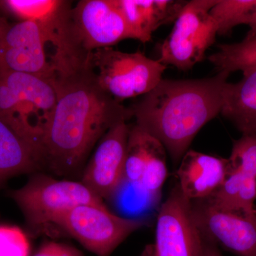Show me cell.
<instances>
[{
  "label": "cell",
  "mask_w": 256,
  "mask_h": 256,
  "mask_svg": "<svg viewBox=\"0 0 256 256\" xmlns=\"http://www.w3.org/2000/svg\"><path fill=\"white\" fill-rule=\"evenodd\" d=\"M256 6V0H218L210 10L218 34H227L235 26L247 24Z\"/></svg>",
  "instance_id": "obj_19"
},
{
  "label": "cell",
  "mask_w": 256,
  "mask_h": 256,
  "mask_svg": "<svg viewBox=\"0 0 256 256\" xmlns=\"http://www.w3.org/2000/svg\"><path fill=\"white\" fill-rule=\"evenodd\" d=\"M208 60L218 72H244L256 67V38L238 43L224 44Z\"/></svg>",
  "instance_id": "obj_18"
},
{
  "label": "cell",
  "mask_w": 256,
  "mask_h": 256,
  "mask_svg": "<svg viewBox=\"0 0 256 256\" xmlns=\"http://www.w3.org/2000/svg\"><path fill=\"white\" fill-rule=\"evenodd\" d=\"M54 84L56 104L40 138V168L68 176L78 172L109 130L133 114L100 87L90 60L58 75Z\"/></svg>",
  "instance_id": "obj_1"
},
{
  "label": "cell",
  "mask_w": 256,
  "mask_h": 256,
  "mask_svg": "<svg viewBox=\"0 0 256 256\" xmlns=\"http://www.w3.org/2000/svg\"><path fill=\"white\" fill-rule=\"evenodd\" d=\"M114 198L117 206L122 212L138 213L156 202L159 196L148 193L140 182H132L124 180L110 197Z\"/></svg>",
  "instance_id": "obj_20"
},
{
  "label": "cell",
  "mask_w": 256,
  "mask_h": 256,
  "mask_svg": "<svg viewBox=\"0 0 256 256\" xmlns=\"http://www.w3.org/2000/svg\"><path fill=\"white\" fill-rule=\"evenodd\" d=\"M228 173V159L188 150L176 172L178 185L188 201L205 200L222 186Z\"/></svg>",
  "instance_id": "obj_13"
},
{
  "label": "cell",
  "mask_w": 256,
  "mask_h": 256,
  "mask_svg": "<svg viewBox=\"0 0 256 256\" xmlns=\"http://www.w3.org/2000/svg\"><path fill=\"white\" fill-rule=\"evenodd\" d=\"M220 114L242 134L256 136V67L242 72L240 82H227Z\"/></svg>",
  "instance_id": "obj_15"
},
{
  "label": "cell",
  "mask_w": 256,
  "mask_h": 256,
  "mask_svg": "<svg viewBox=\"0 0 256 256\" xmlns=\"http://www.w3.org/2000/svg\"><path fill=\"white\" fill-rule=\"evenodd\" d=\"M4 18V16H1V15H0V26H1L3 18Z\"/></svg>",
  "instance_id": "obj_28"
},
{
  "label": "cell",
  "mask_w": 256,
  "mask_h": 256,
  "mask_svg": "<svg viewBox=\"0 0 256 256\" xmlns=\"http://www.w3.org/2000/svg\"><path fill=\"white\" fill-rule=\"evenodd\" d=\"M141 256H156L154 244L146 246V248L143 250Z\"/></svg>",
  "instance_id": "obj_27"
},
{
  "label": "cell",
  "mask_w": 256,
  "mask_h": 256,
  "mask_svg": "<svg viewBox=\"0 0 256 256\" xmlns=\"http://www.w3.org/2000/svg\"><path fill=\"white\" fill-rule=\"evenodd\" d=\"M48 44L40 25L32 21L0 26V70L32 74L54 82L56 73Z\"/></svg>",
  "instance_id": "obj_8"
},
{
  "label": "cell",
  "mask_w": 256,
  "mask_h": 256,
  "mask_svg": "<svg viewBox=\"0 0 256 256\" xmlns=\"http://www.w3.org/2000/svg\"><path fill=\"white\" fill-rule=\"evenodd\" d=\"M203 236L238 256H256V216L216 210L206 200L192 202Z\"/></svg>",
  "instance_id": "obj_11"
},
{
  "label": "cell",
  "mask_w": 256,
  "mask_h": 256,
  "mask_svg": "<svg viewBox=\"0 0 256 256\" xmlns=\"http://www.w3.org/2000/svg\"><path fill=\"white\" fill-rule=\"evenodd\" d=\"M168 174L166 149L160 143L148 160L140 184L148 193L160 196Z\"/></svg>",
  "instance_id": "obj_21"
},
{
  "label": "cell",
  "mask_w": 256,
  "mask_h": 256,
  "mask_svg": "<svg viewBox=\"0 0 256 256\" xmlns=\"http://www.w3.org/2000/svg\"><path fill=\"white\" fill-rule=\"evenodd\" d=\"M229 74L210 78L163 79L130 107L136 126L159 140L174 162L204 126L220 114Z\"/></svg>",
  "instance_id": "obj_2"
},
{
  "label": "cell",
  "mask_w": 256,
  "mask_h": 256,
  "mask_svg": "<svg viewBox=\"0 0 256 256\" xmlns=\"http://www.w3.org/2000/svg\"><path fill=\"white\" fill-rule=\"evenodd\" d=\"M205 200L216 210L256 217V178L239 170H229L222 186Z\"/></svg>",
  "instance_id": "obj_17"
},
{
  "label": "cell",
  "mask_w": 256,
  "mask_h": 256,
  "mask_svg": "<svg viewBox=\"0 0 256 256\" xmlns=\"http://www.w3.org/2000/svg\"><path fill=\"white\" fill-rule=\"evenodd\" d=\"M72 28L82 50L92 54L131 38L114 0H82L72 10Z\"/></svg>",
  "instance_id": "obj_10"
},
{
  "label": "cell",
  "mask_w": 256,
  "mask_h": 256,
  "mask_svg": "<svg viewBox=\"0 0 256 256\" xmlns=\"http://www.w3.org/2000/svg\"><path fill=\"white\" fill-rule=\"evenodd\" d=\"M247 25L248 26L249 30L244 40H250L256 38V6L248 20Z\"/></svg>",
  "instance_id": "obj_25"
},
{
  "label": "cell",
  "mask_w": 256,
  "mask_h": 256,
  "mask_svg": "<svg viewBox=\"0 0 256 256\" xmlns=\"http://www.w3.org/2000/svg\"><path fill=\"white\" fill-rule=\"evenodd\" d=\"M204 238L192 214V202L176 184L160 207L156 225L158 256H202Z\"/></svg>",
  "instance_id": "obj_9"
},
{
  "label": "cell",
  "mask_w": 256,
  "mask_h": 256,
  "mask_svg": "<svg viewBox=\"0 0 256 256\" xmlns=\"http://www.w3.org/2000/svg\"><path fill=\"white\" fill-rule=\"evenodd\" d=\"M90 62L100 87L120 102L149 94L162 80L166 69L142 52L127 53L112 47L92 52Z\"/></svg>",
  "instance_id": "obj_4"
},
{
  "label": "cell",
  "mask_w": 256,
  "mask_h": 256,
  "mask_svg": "<svg viewBox=\"0 0 256 256\" xmlns=\"http://www.w3.org/2000/svg\"><path fill=\"white\" fill-rule=\"evenodd\" d=\"M22 210L32 230L44 229L56 215L80 205L106 206L82 182L35 176L10 194Z\"/></svg>",
  "instance_id": "obj_5"
},
{
  "label": "cell",
  "mask_w": 256,
  "mask_h": 256,
  "mask_svg": "<svg viewBox=\"0 0 256 256\" xmlns=\"http://www.w3.org/2000/svg\"><path fill=\"white\" fill-rule=\"evenodd\" d=\"M129 131L126 122L109 130L84 170L82 183L101 200L110 198L124 180Z\"/></svg>",
  "instance_id": "obj_12"
},
{
  "label": "cell",
  "mask_w": 256,
  "mask_h": 256,
  "mask_svg": "<svg viewBox=\"0 0 256 256\" xmlns=\"http://www.w3.org/2000/svg\"><path fill=\"white\" fill-rule=\"evenodd\" d=\"M34 256H82L75 248L63 244L48 242L44 244Z\"/></svg>",
  "instance_id": "obj_24"
},
{
  "label": "cell",
  "mask_w": 256,
  "mask_h": 256,
  "mask_svg": "<svg viewBox=\"0 0 256 256\" xmlns=\"http://www.w3.org/2000/svg\"><path fill=\"white\" fill-rule=\"evenodd\" d=\"M228 161L229 170H239L247 176L256 178V134H242L236 140Z\"/></svg>",
  "instance_id": "obj_22"
},
{
  "label": "cell",
  "mask_w": 256,
  "mask_h": 256,
  "mask_svg": "<svg viewBox=\"0 0 256 256\" xmlns=\"http://www.w3.org/2000/svg\"><path fill=\"white\" fill-rule=\"evenodd\" d=\"M218 0L186 2L160 48L159 62L188 70L204 58L218 30L210 10Z\"/></svg>",
  "instance_id": "obj_6"
},
{
  "label": "cell",
  "mask_w": 256,
  "mask_h": 256,
  "mask_svg": "<svg viewBox=\"0 0 256 256\" xmlns=\"http://www.w3.org/2000/svg\"><path fill=\"white\" fill-rule=\"evenodd\" d=\"M131 38L146 43L162 25L174 22L186 2L175 0H114Z\"/></svg>",
  "instance_id": "obj_14"
},
{
  "label": "cell",
  "mask_w": 256,
  "mask_h": 256,
  "mask_svg": "<svg viewBox=\"0 0 256 256\" xmlns=\"http://www.w3.org/2000/svg\"><path fill=\"white\" fill-rule=\"evenodd\" d=\"M40 169L36 146L0 118V186L12 176Z\"/></svg>",
  "instance_id": "obj_16"
},
{
  "label": "cell",
  "mask_w": 256,
  "mask_h": 256,
  "mask_svg": "<svg viewBox=\"0 0 256 256\" xmlns=\"http://www.w3.org/2000/svg\"><path fill=\"white\" fill-rule=\"evenodd\" d=\"M30 252V242L21 228L0 224V256H28Z\"/></svg>",
  "instance_id": "obj_23"
},
{
  "label": "cell",
  "mask_w": 256,
  "mask_h": 256,
  "mask_svg": "<svg viewBox=\"0 0 256 256\" xmlns=\"http://www.w3.org/2000/svg\"><path fill=\"white\" fill-rule=\"evenodd\" d=\"M56 100V88L52 80L0 70V118L38 150Z\"/></svg>",
  "instance_id": "obj_3"
},
{
  "label": "cell",
  "mask_w": 256,
  "mask_h": 256,
  "mask_svg": "<svg viewBox=\"0 0 256 256\" xmlns=\"http://www.w3.org/2000/svg\"><path fill=\"white\" fill-rule=\"evenodd\" d=\"M202 256H223L216 245L204 238Z\"/></svg>",
  "instance_id": "obj_26"
},
{
  "label": "cell",
  "mask_w": 256,
  "mask_h": 256,
  "mask_svg": "<svg viewBox=\"0 0 256 256\" xmlns=\"http://www.w3.org/2000/svg\"><path fill=\"white\" fill-rule=\"evenodd\" d=\"M97 256H110L120 244L144 225L142 220L114 214L106 206L80 205L52 220Z\"/></svg>",
  "instance_id": "obj_7"
}]
</instances>
